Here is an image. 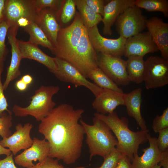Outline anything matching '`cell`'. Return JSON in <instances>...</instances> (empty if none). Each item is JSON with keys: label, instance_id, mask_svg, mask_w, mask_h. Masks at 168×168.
Wrapping results in <instances>:
<instances>
[{"label": "cell", "instance_id": "obj_30", "mask_svg": "<svg viewBox=\"0 0 168 168\" xmlns=\"http://www.w3.org/2000/svg\"><path fill=\"white\" fill-rule=\"evenodd\" d=\"M12 112H4L0 116V135L3 138L11 136L12 133L10 128L12 125Z\"/></svg>", "mask_w": 168, "mask_h": 168}, {"label": "cell", "instance_id": "obj_38", "mask_svg": "<svg viewBox=\"0 0 168 168\" xmlns=\"http://www.w3.org/2000/svg\"><path fill=\"white\" fill-rule=\"evenodd\" d=\"M13 155L12 153L5 158L0 159V168H17L14 163Z\"/></svg>", "mask_w": 168, "mask_h": 168}, {"label": "cell", "instance_id": "obj_17", "mask_svg": "<svg viewBox=\"0 0 168 168\" xmlns=\"http://www.w3.org/2000/svg\"><path fill=\"white\" fill-rule=\"evenodd\" d=\"M125 93L103 89L92 103L98 113L105 115L112 113L119 105H124Z\"/></svg>", "mask_w": 168, "mask_h": 168}, {"label": "cell", "instance_id": "obj_1", "mask_svg": "<svg viewBox=\"0 0 168 168\" xmlns=\"http://www.w3.org/2000/svg\"><path fill=\"white\" fill-rule=\"evenodd\" d=\"M84 112L67 104L55 107L40 122L38 132L49 143V157L74 164L82 153L85 132L79 121Z\"/></svg>", "mask_w": 168, "mask_h": 168}, {"label": "cell", "instance_id": "obj_12", "mask_svg": "<svg viewBox=\"0 0 168 168\" xmlns=\"http://www.w3.org/2000/svg\"><path fill=\"white\" fill-rule=\"evenodd\" d=\"M33 140L30 147L14 157L17 165L26 168H34L33 161L41 162L49 157L50 147L48 142L45 139L40 140L35 137Z\"/></svg>", "mask_w": 168, "mask_h": 168}, {"label": "cell", "instance_id": "obj_35", "mask_svg": "<svg viewBox=\"0 0 168 168\" xmlns=\"http://www.w3.org/2000/svg\"><path fill=\"white\" fill-rule=\"evenodd\" d=\"M158 133L157 144L159 150L163 152L168 150V128L161 130Z\"/></svg>", "mask_w": 168, "mask_h": 168}, {"label": "cell", "instance_id": "obj_15", "mask_svg": "<svg viewBox=\"0 0 168 168\" xmlns=\"http://www.w3.org/2000/svg\"><path fill=\"white\" fill-rule=\"evenodd\" d=\"M146 28L162 58L168 60V23L161 18L154 16L147 19Z\"/></svg>", "mask_w": 168, "mask_h": 168}, {"label": "cell", "instance_id": "obj_19", "mask_svg": "<svg viewBox=\"0 0 168 168\" xmlns=\"http://www.w3.org/2000/svg\"><path fill=\"white\" fill-rule=\"evenodd\" d=\"M17 40L22 59L27 58L35 60L45 66L53 73L56 71L57 67L55 57L47 55L38 45L29 40Z\"/></svg>", "mask_w": 168, "mask_h": 168}, {"label": "cell", "instance_id": "obj_13", "mask_svg": "<svg viewBox=\"0 0 168 168\" xmlns=\"http://www.w3.org/2000/svg\"><path fill=\"white\" fill-rule=\"evenodd\" d=\"M33 128L32 124L28 123L24 126L18 123L15 126L16 131L10 136L4 137L0 141V144L4 147H8L13 155L21 150L26 149L31 146L33 140L30 136V132Z\"/></svg>", "mask_w": 168, "mask_h": 168}, {"label": "cell", "instance_id": "obj_11", "mask_svg": "<svg viewBox=\"0 0 168 168\" xmlns=\"http://www.w3.org/2000/svg\"><path fill=\"white\" fill-rule=\"evenodd\" d=\"M87 30L91 44L96 52L120 58L123 55L127 39L120 36L116 39L105 38L100 34L97 26Z\"/></svg>", "mask_w": 168, "mask_h": 168}, {"label": "cell", "instance_id": "obj_21", "mask_svg": "<svg viewBox=\"0 0 168 168\" xmlns=\"http://www.w3.org/2000/svg\"><path fill=\"white\" fill-rule=\"evenodd\" d=\"M134 0H112L105 5L102 21L104 35H111V27L119 15L127 7L134 5Z\"/></svg>", "mask_w": 168, "mask_h": 168}, {"label": "cell", "instance_id": "obj_7", "mask_svg": "<svg viewBox=\"0 0 168 168\" xmlns=\"http://www.w3.org/2000/svg\"><path fill=\"white\" fill-rule=\"evenodd\" d=\"M55 58L57 68L53 74L59 80L71 83L76 87L85 86L90 90L95 97L103 91V89L89 81L72 65L62 59Z\"/></svg>", "mask_w": 168, "mask_h": 168}, {"label": "cell", "instance_id": "obj_42", "mask_svg": "<svg viewBox=\"0 0 168 168\" xmlns=\"http://www.w3.org/2000/svg\"><path fill=\"white\" fill-rule=\"evenodd\" d=\"M21 79L27 85L30 84L33 80L31 76L28 74L23 76Z\"/></svg>", "mask_w": 168, "mask_h": 168}, {"label": "cell", "instance_id": "obj_16", "mask_svg": "<svg viewBox=\"0 0 168 168\" xmlns=\"http://www.w3.org/2000/svg\"><path fill=\"white\" fill-rule=\"evenodd\" d=\"M16 28H9L7 36L8 42L11 47V59L7 68L5 82L3 84L4 90L8 87L10 83L21 74L20 67L22 59L16 36L18 30Z\"/></svg>", "mask_w": 168, "mask_h": 168}, {"label": "cell", "instance_id": "obj_37", "mask_svg": "<svg viewBox=\"0 0 168 168\" xmlns=\"http://www.w3.org/2000/svg\"><path fill=\"white\" fill-rule=\"evenodd\" d=\"M3 71V68L0 67V116L6 111L7 112L10 111L7 109L8 105L4 95L3 84L1 80V76Z\"/></svg>", "mask_w": 168, "mask_h": 168}, {"label": "cell", "instance_id": "obj_9", "mask_svg": "<svg viewBox=\"0 0 168 168\" xmlns=\"http://www.w3.org/2000/svg\"><path fill=\"white\" fill-rule=\"evenodd\" d=\"M144 81L147 89L161 87L168 84V60L151 56L145 61Z\"/></svg>", "mask_w": 168, "mask_h": 168}, {"label": "cell", "instance_id": "obj_18", "mask_svg": "<svg viewBox=\"0 0 168 168\" xmlns=\"http://www.w3.org/2000/svg\"><path fill=\"white\" fill-rule=\"evenodd\" d=\"M35 22L55 47L58 34L61 28L56 12L49 8L43 9L38 12Z\"/></svg>", "mask_w": 168, "mask_h": 168}, {"label": "cell", "instance_id": "obj_29", "mask_svg": "<svg viewBox=\"0 0 168 168\" xmlns=\"http://www.w3.org/2000/svg\"><path fill=\"white\" fill-rule=\"evenodd\" d=\"M9 28V25L5 21L0 22V67L3 68L9 52L5 44V40Z\"/></svg>", "mask_w": 168, "mask_h": 168}, {"label": "cell", "instance_id": "obj_20", "mask_svg": "<svg viewBox=\"0 0 168 168\" xmlns=\"http://www.w3.org/2000/svg\"><path fill=\"white\" fill-rule=\"evenodd\" d=\"M148 147L142 150V155L139 156L138 154H134L132 160V168H152L160 163L162 152L159 149L156 143V138L152 137L148 133L147 135Z\"/></svg>", "mask_w": 168, "mask_h": 168}, {"label": "cell", "instance_id": "obj_14", "mask_svg": "<svg viewBox=\"0 0 168 168\" xmlns=\"http://www.w3.org/2000/svg\"><path fill=\"white\" fill-rule=\"evenodd\" d=\"M158 50L149 33L141 32L126 39L123 55L127 58L134 56L143 57L148 53Z\"/></svg>", "mask_w": 168, "mask_h": 168}, {"label": "cell", "instance_id": "obj_25", "mask_svg": "<svg viewBox=\"0 0 168 168\" xmlns=\"http://www.w3.org/2000/svg\"><path fill=\"white\" fill-rule=\"evenodd\" d=\"M23 29L29 35V41L38 45H40L47 48L53 53L55 47L35 22H31Z\"/></svg>", "mask_w": 168, "mask_h": 168}, {"label": "cell", "instance_id": "obj_31", "mask_svg": "<svg viewBox=\"0 0 168 168\" xmlns=\"http://www.w3.org/2000/svg\"><path fill=\"white\" fill-rule=\"evenodd\" d=\"M64 0H33L34 5L38 12L49 8L57 12L60 9Z\"/></svg>", "mask_w": 168, "mask_h": 168}, {"label": "cell", "instance_id": "obj_3", "mask_svg": "<svg viewBox=\"0 0 168 168\" xmlns=\"http://www.w3.org/2000/svg\"><path fill=\"white\" fill-rule=\"evenodd\" d=\"M94 115L108 126L117 140L116 148L131 161L134 155L138 154L140 145L148 142L149 129L137 132L131 130L128 127L127 118L125 117L120 118L114 111L107 115L98 113Z\"/></svg>", "mask_w": 168, "mask_h": 168}, {"label": "cell", "instance_id": "obj_4", "mask_svg": "<svg viewBox=\"0 0 168 168\" xmlns=\"http://www.w3.org/2000/svg\"><path fill=\"white\" fill-rule=\"evenodd\" d=\"M93 124L90 125L80 120L85 134L90 153V160L95 156L103 158L115 150L118 144L115 137L108 126L101 120L94 117Z\"/></svg>", "mask_w": 168, "mask_h": 168}, {"label": "cell", "instance_id": "obj_23", "mask_svg": "<svg viewBox=\"0 0 168 168\" xmlns=\"http://www.w3.org/2000/svg\"><path fill=\"white\" fill-rule=\"evenodd\" d=\"M143 58V57L137 56L128 58L126 60V70L130 82L139 84L144 81L145 64Z\"/></svg>", "mask_w": 168, "mask_h": 168}, {"label": "cell", "instance_id": "obj_26", "mask_svg": "<svg viewBox=\"0 0 168 168\" xmlns=\"http://www.w3.org/2000/svg\"><path fill=\"white\" fill-rule=\"evenodd\" d=\"M87 78L93 81L96 85L101 88L124 93L122 89L98 67L91 70L88 74Z\"/></svg>", "mask_w": 168, "mask_h": 168}, {"label": "cell", "instance_id": "obj_43", "mask_svg": "<svg viewBox=\"0 0 168 168\" xmlns=\"http://www.w3.org/2000/svg\"><path fill=\"white\" fill-rule=\"evenodd\" d=\"M6 0H0V22L3 21V12Z\"/></svg>", "mask_w": 168, "mask_h": 168}, {"label": "cell", "instance_id": "obj_36", "mask_svg": "<svg viewBox=\"0 0 168 168\" xmlns=\"http://www.w3.org/2000/svg\"><path fill=\"white\" fill-rule=\"evenodd\" d=\"M87 4L96 13L103 15L104 7L107 1L104 0H84Z\"/></svg>", "mask_w": 168, "mask_h": 168}, {"label": "cell", "instance_id": "obj_24", "mask_svg": "<svg viewBox=\"0 0 168 168\" xmlns=\"http://www.w3.org/2000/svg\"><path fill=\"white\" fill-rule=\"evenodd\" d=\"M78 13L87 29L97 26L102 20V16L94 12L84 0H74Z\"/></svg>", "mask_w": 168, "mask_h": 168}, {"label": "cell", "instance_id": "obj_6", "mask_svg": "<svg viewBox=\"0 0 168 168\" xmlns=\"http://www.w3.org/2000/svg\"><path fill=\"white\" fill-rule=\"evenodd\" d=\"M147 20L139 8L134 5L129 6L116 19L117 32L120 36L127 39L142 32L146 28Z\"/></svg>", "mask_w": 168, "mask_h": 168}, {"label": "cell", "instance_id": "obj_33", "mask_svg": "<svg viewBox=\"0 0 168 168\" xmlns=\"http://www.w3.org/2000/svg\"><path fill=\"white\" fill-rule=\"evenodd\" d=\"M122 153L116 149L104 158L101 165L95 168H115Z\"/></svg>", "mask_w": 168, "mask_h": 168}, {"label": "cell", "instance_id": "obj_10", "mask_svg": "<svg viewBox=\"0 0 168 168\" xmlns=\"http://www.w3.org/2000/svg\"><path fill=\"white\" fill-rule=\"evenodd\" d=\"M98 67L118 85L126 86L130 82L126 70V61L121 58L97 54Z\"/></svg>", "mask_w": 168, "mask_h": 168}, {"label": "cell", "instance_id": "obj_2", "mask_svg": "<svg viewBox=\"0 0 168 168\" xmlns=\"http://www.w3.org/2000/svg\"><path fill=\"white\" fill-rule=\"evenodd\" d=\"M53 54L72 65L86 78L91 70L98 67L97 52L78 12L71 24L60 28Z\"/></svg>", "mask_w": 168, "mask_h": 168}, {"label": "cell", "instance_id": "obj_44", "mask_svg": "<svg viewBox=\"0 0 168 168\" xmlns=\"http://www.w3.org/2000/svg\"><path fill=\"white\" fill-rule=\"evenodd\" d=\"M12 152L9 149L2 147L0 144V155H5L6 156L10 155Z\"/></svg>", "mask_w": 168, "mask_h": 168}, {"label": "cell", "instance_id": "obj_27", "mask_svg": "<svg viewBox=\"0 0 168 168\" xmlns=\"http://www.w3.org/2000/svg\"><path fill=\"white\" fill-rule=\"evenodd\" d=\"M134 5L149 12H160L165 17H168V1L167 0H136Z\"/></svg>", "mask_w": 168, "mask_h": 168}, {"label": "cell", "instance_id": "obj_34", "mask_svg": "<svg viewBox=\"0 0 168 168\" xmlns=\"http://www.w3.org/2000/svg\"><path fill=\"white\" fill-rule=\"evenodd\" d=\"M84 166H81L72 168H85ZM34 168H70L65 167L58 163L57 159L47 157L41 162H38L35 165Z\"/></svg>", "mask_w": 168, "mask_h": 168}, {"label": "cell", "instance_id": "obj_5", "mask_svg": "<svg viewBox=\"0 0 168 168\" xmlns=\"http://www.w3.org/2000/svg\"><path fill=\"white\" fill-rule=\"evenodd\" d=\"M59 90L58 86H42L35 91L28 106L23 107L15 105L12 112L16 116L22 117L30 115L37 121H41L55 107L56 103L52 97Z\"/></svg>", "mask_w": 168, "mask_h": 168}, {"label": "cell", "instance_id": "obj_28", "mask_svg": "<svg viewBox=\"0 0 168 168\" xmlns=\"http://www.w3.org/2000/svg\"><path fill=\"white\" fill-rule=\"evenodd\" d=\"M76 6L74 0H63L59 10L56 13L60 26L62 24L68 23L75 16Z\"/></svg>", "mask_w": 168, "mask_h": 168}, {"label": "cell", "instance_id": "obj_32", "mask_svg": "<svg viewBox=\"0 0 168 168\" xmlns=\"http://www.w3.org/2000/svg\"><path fill=\"white\" fill-rule=\"evenodd\" d=\"M152 128L155 133H158L161 130L168 128V108L164 110L161 115H157L154 119Z\"/></svg>", "mask_w": 168, "mask_h": 168}, {"label": "cell", "instance_id": "obj_41", "mask_svg": "<svg viewBox=\"0 0 168 168\" xmlns=\"http://www.w3.org/2000/svg\"><path fill=\"white\" fill-rule=\"evenodd\" d=\"M28 85L25 83L21 79L17 81L15 83V87L18 91H25Z\"/></svg>", "mask_w": 168, "mask_h": 168}, {"label": "cell", "instance_id": "obj_45", "mask_svg": "<svg viewBox=\"0 0 168 168\" xmlns=\"http://www.w3.org/2000/svg\"><path fill=\"white\" fill-rule=\"evenodd\" d=\"M161 166L159 165H157L152 168H161Z\"/></svg>", "mask_w": 168, "mask_h": 168}, {"label": "cell", "instance_id": "obj_8", "mask_svg": "<svg viewBox=\"0 0 168 168\" xmlns=\"http://www.w3.org/2000/svg\"><path fill=\"white\" fill-rule=\"evenodd\" d=\"M38 12L33 0H6L3 12V20L9 28H19L17 21L22 17L35 22Z\"/></svg>", "mask_w": 168, "mask_h": 168}, {"label": "cell", "instance_id": "obj_22", "mask_svg": "<svg viewBox=\"0 0 168 168\" xmlns=\"http://www.w3.org/2000/svg\"><path fill=\"white\" fill-rule=\"evenodd\" d=\"M142 92V89L138 88L128 93H125L124 105L128 115L135 120L141 130H146L148 129L141 111Z\"/></svg>", "mask_w": 168, "mask_h": 168}, {"label": "cell", "instance_id": "obj_39", "mask_svg": "<svg viewBox=\"0 0 168 168\" xmlns=\"http://www.w3.org/2000/svg\"><path fill=\"white\" fill-rule=\"evenodd\" d=\"M130 161L127 156L122 154L115 168H132Z\"/></svg>", "mask_w": 168, "mask_h": 168}, {"label": "cell", "instance_id": "obj_40", "mask_svg": "<svg viewBox=\"0 0 168 168\" xmlns=\"http://www.w3.org/2000/svg\"><path fill=\"white\" fill-rule=\"evenodd\" d=\"M159 163L163 168H168V150L162 152V157Z\"/></svg>", "mask_w": 168, "mask_h": 168}]
</instances>
